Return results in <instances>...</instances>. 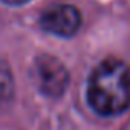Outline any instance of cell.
Masks as SVG:
<instances>
[{
	"mask_svg": "<svg viewBox=\"0 0 130 130\" xmlns=\"http://www.w3.org/2000/svg\"><path fill=\"white\" fill-rule=\"evenodd\" d=\"M87 101L97 114L112 117L130 107V68L120 59H105L92 71Z\"/></svg>",
	"mask_w": 130,
	"mask_h": 130,
	"instance_id": "cell-1",
	"label": "cell"
},
{
	"mask_svg": "<svg viewBox=\"0 0 130 130\" xmlns=\"http://www.w3.org/2000/svg\"><path fill=\"white\" fill-rule=\"evenodd\" d=\"M35 77L38 87L46 95H61L68 84V71L59 59L43 54L35 61Z\"/></svg>",
	"mask_w": 130,
	"mask_h": 130,
	"instance_id": "cell-2",
	"label": "cell"
},
{
	"mask_svg": "<svg viewBox=\"0 0 130 130\" xmlns=\"http://www.w3.org/2000/svg\"><path fill=\"white\" fill-rule=\"evenodd\" d=\"M41 28L58 36H73L81 26V13L73 5H53L40 18Z\"/></svg>",
	"mask_w": 130,
	"mask_h": 130,
	"instance_id": "cell-3",
	"label": "cell"
},
{
	"mask_svg": "<svg viewBox=\"0 0 130 130\" xmlns=\"http://www.w3.org/2000/svg\"><path fill=\"white\" fill-rule=\"evenodd\" d=\"M13 95V83L12 76L5 68L0 66V104L8 102Z\"/></svg>",
	"mask_w": 130,
	"mask_h": 130,
	"instance_id": "cell-4",
	"label": "cell"
},
{
	"mask_svg": "<svg viewBox=\"0 0 130 130\" xmlns=\"http://www.w3.org/2000/svg\"><path fill=\"white\" fill-rule=\"evenodd\" d=\"M5 3H8V5H23V3L30 2V0H3Z\"/></svg>",
	"mask_w": 130,
	"mask_h": 130,
	"instance_id": "cell-5",
	"label": "cell"
}]
</instances>
